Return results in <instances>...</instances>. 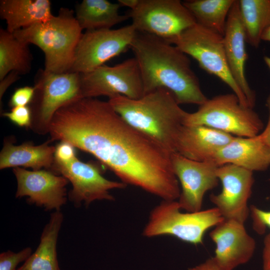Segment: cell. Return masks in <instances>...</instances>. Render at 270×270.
I'll list each match as a JSON object with an SVG mask.
<instances>
[{
    "label": "cell",
    "instance_id": "ffe728a7",
    "mask_svg": "<svg viewBox=\"0 0 270 270\" xmlns=\"http://www.w3.org/2000/svg\"><path fill=\"white\" fill-rule=\"evenodd\" d=\"M50 142L48 140L38 146L30 142L16 146L11 139H5L0 154V169L22 166L33 170L42 168L50 170L56 150V146H50Z\"/></svg>",
    "mask_w": 270,
    "mask_h": 270
},
{
    "label": "cell",
    "instance_id": "4fadbf2b",
    "mask_svg": "<svg viewBox=\"0 0 270 270\" xmlns=\"http://www.w3.org/2000/svg\"><path fill=\"white\" fill-rule=\"evenodd\" d=\"M216 173L222 190L211 194L210 200L224 219L244 224L250 212L248 202L254 181L253 172L228 164L218 166Z\"/></svg>",
    "mask_w": 270,
    "mask_h": 270
},
{
    "label": "cell",
    "instance_id": "484cf974",
    "mask_svg": "<svg viewBox=\"0 0 270 270\" xmlns=\"http://www.w3.org/2000/svg\"><path fill=\"white\" fill-rule=\"evenodd\" d=\"M234 0H190L183 2L196 24L224 36L226 22Z\"/></svg>",
    "mask_w": 270,
    "mask_h": 270
},
{
    "label": "cell",
    "instance_id": "603a6c76",
    "mask_svg": "<svg viewBox=\"0 0 270 270\" xmlns=\"http://www.w3.org/2000/svg\"><path fill=\"white\" fill-rule=\"evenodd\" d=\"M120 6L106 0H84L76 6V18L82 30L110 29L130 18L119 13Z\"/></svg>",
    "mask_w": 270,
    "mask_h": 270
},
{
    "label": "cell",
    "instance_id": "7a4b0ae2",
    "mask_svg": "<svg viewBox=\"0 0 270 270\" xmlns=\"http://www.w3.org/2000/svg\"><path fill=\"white\" fill-rule=\"evenodd\" d=\"M140 68L144 94L159 88L172 92L180 104L200 106L208 98L187 55L156 36L136 32L130 47Z\"/></svg>",
    "mask_w": 270,
    "mask_h": 270
},
{
    "label": "cell",
    "instance_id": "7c38bea8",
    "mask_svg": "<svg viewBox=\"0 0 270 270\" xmlns=\"http://www.w3.org/2000/svg\"><path fill=\"white\" fill-rule=\"evenodd\" d=\"M50 170L71 182L72 188L68 193V198L76 207L82 204L87 206L96 200H114L110 190L127 186L122 182L106 178L98 164L84 162L76 157L66 164L54 162Z\"/></svg>",
    "mask_w": 270,
    "mask_h": 270
},
{
    "label": "cell",
    "instance_id": "52a82bcc",
    "mask_svg": "<svg viewBox=\"0 0 270 270\" xmlns=\"http://www.w3.org/2000/svg\"><path fill=\"white\" fill-rule=\"evenodd\" d=\"M168 42L195 59L202 70L220 78L232 89L242 104L250 107L230 72L222 35L196 23Z\"/></svg>",
    "mask_w": 270,
    "mask_h": 270
},
{
    "label": "cell",
    "instance_id": "277c9868",
    "mask_svg": "<svg viewBox=\"0 0 270 270\" xmlns=\"http://www.w3.org/2000/svg\"><path fill=\"white\" fill-rule=\"evenodd\" d=\"M74 12L62 8L58 16L13 33L26 44H33L44 52L45 74L69 72L73 64L75 51L82 34Z\"/></svg>",
    "mask_w": 270,
    "mask_h": 270
},
{
    "label": "cell",
    "instance_id": "8992f818",
    "mask_svg": "<svg viewBox=\"0 0 270 270\" xmlns=\"http://www.w3.org/2000/svg\"><path fill=\"white\" fill-rule=\"evenodd\" d=\"M185 126H204L238 137H254L260 134L263 123L252 108L242 104L234 94L216 96L187 112Z\"/></svg>",
    "mask_w": 270,
    "mask_h": 270
},
{
    "label": "cell",
    "instance_id": "e0dca14e",
    "mask_svg": "<svg viewBox=\"0 0 270 270\" xmlns=\"http://www.w3.org/2000/svg\"><path fill=\"white\" fill-rule=\"evenodd\" d=\"M246 42L239 0H234L227 18L224 35L225 53L232 77L246 97L250 107L253 108L256 103V94L245 75V64L248 58Z\"/></svg>",
    "mask_w": 270,
    "mask_h": 270
},
{
    "label": "cell",
    "instance_id": "74e56055",
    "mask_svg": "<svg viewBox=\"0 0 270 270\" xmlns=\"http://www.w3.org/2000/svg\"><path fill=\"white\" fill-rule=\"evenodd\" d=\"M264 60L269 69L270 70V58L268 56H264Z\"/></svg>",
    "mask_w": 270,
    "mask_h": 270
},
{
    "label": "cell",
    "instance_id": "8d00e7d4",
    "mask_svg": "<svg viewBox=\"0 0 270 270\" xmlns=\"http://www.w3.org/2000/svg\"><path fill=\"white\" fill-rule=\"evenodd\" d=\"M262 40L270 42V26H269L264 32Z\"/></svg>",
    "mask_w": 270,
    "mask_h": 270
},
{
    "label": "cell",
    "instance_id": "1f68e13d",
    "mask_svg": "<svg viewBox=\"0 0 270 270\" xmlns=\"http://www.w3.org/2000/svg\"><path fill=\"white\" fill-rule=\"evenodd\" d=\"M262 268L270 270V232L266 236L264 240Z\"/></svg>",
    "mask_w": 270,
    "mask_h": 270
},
{
    "label": "cell",
    "instance_id": "ba28073f",
    "mask_svg": "<svg viewBox=\"0 0 270 270\" xmlns=\"http://www.w3.org/2000/svg\"><path fill=\"white\" fill-rule=\"evenodd\" d=\"M34 86L35 91L28 105L32 112L30 128L34 133L45 135L55 112L62 106L82 98L80 74L66 72L38 74Z\"/></svg>",
    "mask_w": 270,
    "mask_h": 270
},
{
    "label": "cell",
    "instance_id": "ac0fdd59",
    "mask_svg": "<svg viewBox=\"0 0 270 270\" xmlns=\"http://www.w3.org/2000/svg\"><path fill=\"white\" fill-rule=\"evenodd\" d=\"M234 136L204 126L182 125L178 133L176 152L198 162H214L223 147Z\"/></svg>",
    "mask_w": 270,
    "mask_h": 270
},
{
    "label": "cell",
    "instance_id": "44dd1931",
    "mask_svg": "<svg viewBox=\"0 0 270 270\" xmlns=\"http://www.w3.org/2000/svg\"><path fill=\"white\" fill-rule=\"evenodd\" d=\"M0 16L6 22V30L13 34L54 17L48 0H1Z\"/></svg>",
    "mask_w": 270,
    "mask_h": 270
},
{
    "label": "cell",
    "instance_id": "d6a6232c",
    "mask_svg": "<svg viewBox=\"0 0 270 270\" xmlns=\"http://www.w3.org/2000/svg\"><path fill=\"white\" fill-rule=\"evenodd\" d=\"M20 74L16 72H12L8 74L4 78L0 80V100L5 92L12 83L18 79Z\"/></svg>",
    "mask_w": 270,
    "mask_h": 270
},
{
    "label": "cell",
    "instance_id": "3957f363",
    "mask_svg": "<svg viewBox=\"0 0 270 270\" xmlns=\"http://www.w3.org/2000/svg\"><path fill=\"white\" fill-rule=\"evenodd\" d=\"M114 110L131 126L172 154L187 113L169 90L159 88L138 99L122 95L109 98Z\"/></svg>",
    "mask_w": 270,
    "mask_h": 270
},
{
    "label": "cell",
    "instance_id": "e575fe53",
    "mask_svg": "<svg viewBox=\"0 0 270 270\" xmlns=\"http://www.w3.org/2000/svg\"><path fill=\"white\" fill-rule=\"evenodd\" d=\"M188 270H222L212 258L206 260L204 262L195 266L190 268Z\"/></svg>",
    "mask_w": 270,
    "mask_h": 270
},
{
    "label": "cell",
    "instance_id": "d6986e66",
    "mask_svg": "<svg viewBox=\"0 0 270 270\" xmlns=\"http://www.w3.org/2000/svg\"><path fill=\"white\" fill-rule=\"evenodd\" d=\"M258 134L249 138L234 136L218 151L214 162L218 166L230 164L252 172L266 170L270 166V150Z\"/></svg>",
    "mask_w": 270,
    "mask_h": 270
},
{
    "label": "cell",
    "instance_id": "f1b7e54d",
    "mask_svg": "<svg viewBox=\"0 0 270 270\" xmlns=\"http://www.w3.org/2000/svg\"><path fill=\"white\" fill-rule=\"evenodd\" d=\"M34 86H25L16 89L9 102V106L12 108L28 106L34 94Z\"/></svg>",
    "mask_w": 270,
    "mask_h": 270
},
{
    "label": "cell",
    "instance_id": "83f0119b",
    "mask_svg": "<svg viewBox=\"0 0 270 270\" xmlns=\"http://www.w3.org/2000/svg\"><path fill=\"white\" fill-rule=\"evenodd\" d=\"M2 114L19 126L30 128L32 112L28 106L12 108L10 112H4Z\"/></svg>",
    "mask_w": 270,
    "mask_h": 270
},
{
    "label": "cell",
    "instance_id": "4316f807",
    "mask_svg": "<svg viewBox=\"0 0 270 270\" xmlns=\"http://www.w3.org/2000/svg\"><path fill=\"white\" fill-rule=\"evenodd\" d=\"M32 253V250L30 247L17 252L11 250L2 252L0 254V270H17L18 265L24 262Z\"/></svg>",
    "mask_w": 270,
    "mask_h": 270
},
{
    "label": "cell",
    "instance_id": "2e32d148",
    "mask_svg": "<svg viewBox=\"0 0 270 270\" xmlns=\"http://www.w3.org/2000/svg\"><path fill=\"white\" fill-rule=\"evenodd\" d=\"M216 248L214 260L222 270H233L248 262L256 248L254 239L246 232L244 224L224 219L210 233Z\"/></svg>",
    "mask_w": 270,
    "mask_h": 270
},
{
    "label": "cell",
    "instance_id": "6da1fadb",
    "mask_svg": "<svg viewBox=\"0 0 270 270\" xmlns=\"http://www.w3.org/2000/svg\"><path fill=\"white\" fill-rule=\"evenodd\" d=\"M50 124L52 142H66L92 154L126 185L162 200L178 199L172 154L128 124L108 101L76 99L60 108Z\"/></svg>",
    "mask_w": 270,
    "mask_h": 270
},
{
    "label": "cell",
    "instance_id": "4dcf8cb0",
    "mask_svg": "<svg viewBox=\"0 0 270 270\" xmlns=\"http://www.w3.org/2000/svg\"><path fill=\"white\" fill-rule=\"evenodd\" d=\"M76 158L74 147L66 142H60L56 146L54 162L66 164Z\"/></svg>",
    "mask_w": 270,
    "mask_h": 270
},
{
    "label": "cell",
    "instance_id": "9a60e30c",
    "mask_svg": "<svg viewBox=\"0 0 270 270\" xmlns=\"http://www.w3.org/2000/svg\"><path fill=\"white\" fill-rule=\"evenodd\" d=\"M17 182L16 198L27 197L31 204L45 210L60 211L66 204V186L68 180L51 170H28L21 167L12 169Z\"/></svg>",
    "mask_w": 270,
    "mask_h": 270
},
{
    "label": "cell",
    "instance_id": "5bb4252c",
    "mask_svg": "<svg viewBox=\"0 0 270 270\" xmlns=\"http://www.w3.org/2000/svg\"><path fill=\"white\" fill-rule=\"evenodd\" d=\"M171 162L181 187L178 200L181 210H201L205 194L218 185L216 172L218 166L214 162L195 161L177 152L171 154Z\"/></svg>",
    "mask_w": 270,
    "mask_h": 270
},
{
    "label": "cell",
    "instance_id": "cb8c5ba5",
    "mask_svg": "<svg viewBox=\"0 0 270 270\" xmlns=\"http://www.w3.org/2000/svg\"><path fill=\"white\" fill-rule=\"evenodd\" d=\"M28 44L18 40L6 29H0V80L16 72L26 74L31 70L32 56Z\"/></svg>",
    "mask_w": 270,
    "mask_h": 270
},
{
    "label": "cell",
    "instance_id": "5b68a950",
    "mask_svg": "<svg viewBox=\"0 0 270 270\" xmlns=\"http://www.w3.org/2000/svg\"><path fill=\"white\" fill-rule=\"evenodd\" d=\"M181 210L178 200H162L151 210L142 235L170 236L191 244H202L206 231L224 220L216 207L197 212Z\"/></svg>",
    "mask_w": 270,
    "mask_h": 270
},
{
    "label": "cell",
    "instance_id": "d4e9b609",
    "mask_svg": "<svg viewBox=\"0 0 270 270\" xmlns=\"http://www.w3.org/2000/svg\"><path fill=\"white\" fill-rule=\"evenodd\" d=\"M239 6L246 42L257 48L270 26V0H240Z\"/></svg>",
    "mask_w": 270,
    "mask_h": 270
},
{
    "label": "cell",
    "instance_id": "d590c367",
    "mask_svg": "<svg viewBox=\"0 0 270 270\" xmlns=\"http://www.w3.org/2000/svg\"><path fill=\"white\" fill-rule=\"evenodd\" d=\"M140 0H118V3L120 6H124L129 8L132 10L138 4Z\"/></svg>",
    "mask_w": 270,
    "mask_h": 270
},
{
    "label": "cell",
    "instance_id": "7402d4cb",
    "mask_svg": "<svg viewBox=\"0 0 270 270\" xmlns=\"http://www.w3.org/2000/svg\"><path fill=\"white\" fill-rule=\"evenodd\" d=\"M63 220L64 216L60 210L54 211L50 214L36 250L17 270H60L56 245Z\"/></svg>",
    "mask_w": 270,
    "mask_h": 270
},
{
    "label": "cell",
    "instance_id": "f546056e",
    "mask_svg": "<svg viewBox=\"0 0 270 270\" xmlns=\"http://www.w3.org/2000/svg\"><path fill=\"white\" fill-rule=\"evenodd\" d=\"M253 221V228L259 234H263L266 228H270V211H266L254 206L250 208Z\"/></svg>",
    "mask_w": 270,
    "mask_h": 270
},
{
    "label": "cell",
    "instance_id": "8fae6325",
    "mask_svg": "<svg viewBox=\"0 0 270 270\" xmlns=\"http://www.w3.org/2000/svg\"><path fill=\"white\" fill-rule=\"evenodd\" d=\"M136 30L131 24L117 29L86 30L76 46L70 72L86 73L130 47Z\"/></svg>",
    "mask_w": 270,
    "mask_h": 270
},
{
    "label": "cell",
    "instance_id": "836d02e7",
    "mask_svg": "<svg viewBox=\"0 0 270 270\" xmlns=\"http://www.w3.org/2000/svg\"><path fill=\"white\" fill-rule=\"evenodd\" d=\"M266 106L269 112L268 121L264 130L258 135L264 144L270 150V94L266 99Z\"/></svg>",
    "mask_w": 270,
    "mask_h": 270
},
{
    "label": "cell",
    "instance_id": "9c48e42d",
    "mask_svg": "<svg viewBox=\"0 0 270 270\" xmlns=\"http://www.w3.org/2000/svg\"><path fill=\"white\" fill-rule=\"evenodd\" d=\"M127 14L136 31L168 42L196 23L180 0H140L138 6Z\"/></svg>",
    "mask_w": 270,
    "mask_h": 270
},
{
    "label": "cell",
    "instance_id": "30bf717a",
    "mask_svg": "<svg viewBox=\"0 0 270 270\" xmlns=\"http://www.w3.org/2000/svg\"><path fill=\"white\" fill-rule=\"evenodd\" d=\"M82 98H108L122 95L138 99L144 95L138 63L134 57L113 66L102 65L93 70L80 74Z\"/></svg>",
    "mask_w": 270,
    "mask_h": 270
}]
</instances>
